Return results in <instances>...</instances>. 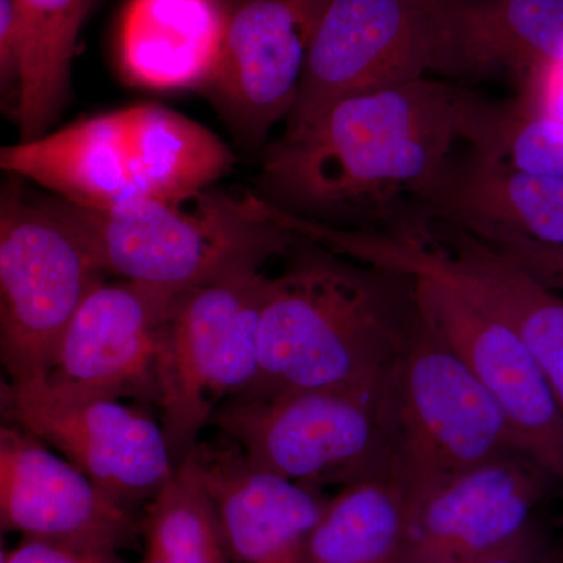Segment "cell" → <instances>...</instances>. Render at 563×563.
I'll return each mask as SVG.
<instances>
[{
	"instance_id": "obj_1",
	"label": "cell",
	"mask_w": 563,
	"mask_h": 563,
	"mask_svg": "<svg viewBox=\"0 0 563 563\" xmlns=\"http://www.w3.org/2000/svg\"><path fill=\"white\" fill-rule=\"evenodd\" d=\"M474 92L422 79L332 103L268 147L255 195L343 231L417 228L418 199L465 144Z\"/></svg>"
},
{
	"instance_id": "obj_2",
	"label": "cell",
	"mask_w": 563,
	"mask_h": 563,
	"mask_svg": "<svg viewBox=\"0 0 563 563\" xmlns=\"http://www.w3.org/2000/svg\"><path fill=\"white\" fill-rule=\"evenodd\" d=\"M415 314L409 277L309 243L266 280L257 380L244 396L384 390Z\"/></svg>"
},
{
	"instance_id": "obj_3",
	"label": "cell",
	"mask_w": 563,
	"mask_h": 563,
	"mask_svg": "<svg viewBox=\"0 0 563 563\" xmlns=\"http://www.w3.org/2000/svg\"><path fill=\"white\" fill-rule=\"evenodd\" d=\"M321 242L409 277L418 313L501 407L518 450L563 485V417L517 329L444 273L421 235L324 229Z\"/></svg>"
},
{
	"instance_id": "obj_4",
	"label": "cell",
	"mask_w": 563,
	"mask_h": 563,
	"mask_svg": "<svg viewBox=\"0 0 563 563\" xmlns=\"http://www.w3.org/2000/svg\"><path fill=\"white\" fill-rule=\"evenodd\" d=\"M57 198V196H55ZM103 274L184 292L235 266L262 265L296 242L252 191L206 190L88 209L57 198Z\"/></svg>"
},
{
	"instance_id": "obj_5",
	"label": "cell",
	"mask_w": 563,
	"mask_h": 563,
	"mask_svg": "<svg viewBox=\"0 0 563 563\" xmlns=\"http://www.w3.org/2000/svg\"><path fill=\"white\" fill-rule=\"evenodd\" d=\"M387 396L393 481L401 488L407 512L448 481L518 450L501 407L418 309Z\"/></svg>"
},
{
	"instance_id": "obj_6",
	"label": "cell",
	"mask_w": 563,
	"mask_h": 563,
	"mask_svg": "<svg viewBox=\"0 0 563 563\" xmlns=\"http://www.w3.org/2000/svg\"><path fill=\"white\" fill-rule=\"evenodd\" d=\"M213 421L252 468L291 483L343 488L393 479L395 446L387 387L243 396L222 404Z\"/></svg>"
},
{
	"instance_id": "obj_7",
	"label": "cell",
	"mask_w": 563,
	"mask_h": 563,
	"mask_svg": "<svg viewBox=\"0 0 563 563\" xmlns=\"http://www.w3.org/2000/svg\"><path fill=\"white\" fill-rule=\"evenodd\" d=\"M262 265L235 266L181 292L166 322L155 399L179 465L198 446L222 404L247 395L258 374V328L266 280Z\"/></svg>"
},
{
	"instance_id": "obj_8",
	"label": "cell",
	"mask_w": 563,
	"mask_h": 563,
	"mask_svg": "<svg viewBox=\"0 0 563 563\" xmlns=\"http://www.w3.org/2000/svg\"><path fill=\"white\" fill-rule=\"evenodd\" d=\"M102 279L55 196L0 179V357L13 387L46 379L69 318Z\"/></svg>"
},
{
	"instance_id": "obj_9",
	"label": "cell",
	"mask_w": 563,
	"mask_h": 563,
	"mask_svg": "<svg viewBox=\"0 0 563 563\" xmlns=\"http://www.w3.org/2000/svg\"><path fill=\"white\" fill-rule=\"evenodd\" d=\"M462 0H325L287 128L332 103L422 79L448 80Z\"/></svg>"
},
{
	"instance_id": "obj_10",
	"label": "cell",
	"mask_w": 563,
	"mask_h": 563,
	"mask_svg": "<svg viewBox=\"0 0 563 563\" xmlns=\"http://www.w3.org/2000/svg\"><path fill=\"white\" fill-rule=\"evenodd\" d=\"M11 412L128 509L154 499L176 472L162 424L121 399L74 398L40 380L11 385Z\"/></svg>"
},
{
	"instance_id": "obj_11",
	"label": "cell",
	"mask_w": 563,
	"mask_h": 563,
	"mask_svg": "<svg viewBox=\"0 0 563 563\" xmlns=\"http://www.w3.org/2000/svg\"><path fill=\"white\" fill-rule=\"evenodd\" d=\"M180 295L129 280L98 282L69 318L43 383L74 398H155L163 332Z\"/></svg>"
},
{
	"instance_id": "obj_12",
	"label": "cell",
	"mask_w": 563,
	"mask_h": 563,
	"mask_svg": "<svg viewBox=\"0 0 563 563\" xmlns=\"http://www.w3.org/2000/svg\"><path fill=\"white\" fill-rule=\"evenodd\" d=\"M324 2L242 0L229 9L207 88L244 146H261L274 124L287 121Z\"/></svg>"
},
{
	"instance_id": "obj_13",
	"label": "cell",
	"mask_w": 563,
	"mask_h": 563,
	"mask_svg": "<svg viewBox=\"0 0 563 563\" xmlns=\"http://www.w3.org/2000/svg\"><path fill=\"white\" fill-rule=\"evenodd\" d=\"M562 485L521 451H507L429 493L407 512L404 563H465L531 528L533 509Z\"/></svg>"
},
{
	"instance_id": "obj_14",
	"label": "cell",
	"mask_w": 563,
	"mask_h": 563,
	"mask_svg": "<svg viewBox=\"0 0 563 563\" xmlns=\"http://www.w3.org/2000/svg\"><path fill=\"white\" fill-rule=\"evenodd\" d=\"M139 528L131 509L99 490L73 463L31 433L0 424V531L118 550Z\"/></svg>"
},
{
	"instance_id": "obj_15",
	"label": "cell",
	"mask_w": 563,
	"mask_h": 563,
	"mask_svg": "<svg viewBox=\"0 0 563 563\" xmlns=\"http://www.w3.org/2000/svg\"><path fill=\"white\" fill-rule=\"evenodd\" d=\"M418 199L424 222L484 240L563 244V179L492 161L463 144Z\"/></svg>"
},
{
	"instance_id": "obj_16",
	"label": "cell",
	"mask_w": 563,
	"mask_h": 563,
	"mask_svg": "<svg viewBox=\"0 0 563 563\" xmlns=\"http://www.w3.org/2000/svg\"><path fill=\"white\" fill-rule=\"evenodd\" d=\"M195 454L232 563H309L310 532L329 499L320 488L252 468L235 448Z\"/></svg>"
},
{
	"instance_id": "obj_17",
	"label": "cell",
	"mask_w": 563,
	"mask_h": 563,
	"mask_svg": "<svg viewBox=\"0 0 563 563\" xmlns=\"http://www.w3.org/2000/svg\"><path fill=\"white\" fill-rule=\"evenodd\" d=\"M0 173L88 209L141 199L124 109L0 146Z\"/></svg>"
},
{
	"instance_id": "obj_18",
	"label": "cell",
	"mask_w": 563,
	"mask_h": 563,
	"mask_svg": "<svg viewBox=\"0 0 563 563\" xmlns=\"http://www.w3.org/2000/svg\"><path fill=\"white\" fill-rule=\"evenodd\" d=\"M429 251L437 265L495 307L529 347L563 417V296L490 244L440 224Z\"/></svg>"
},
{
	"instance_id": "obj_19",
	"label": "cell",
	"mask_w": 563,
	"mask_h": 563,
	"mask_svg": "<svg viewBox=\"0 0 563 563\" xmlns=\"http://www.w3.org/2000/svg\"><path fill=\"white\" fill-rule=\"evenodd\" d=\"M228 14L222 0H131L120 36L125 77L158 91L209 87Z\"/></svg>"
},
{
	"instance_id": "obj_20",
	"label": "cell",
	"mask_w": 563,
	"mask_h": 563,
	"mask_svg": "<svg viewBox=\"0 0 563 563\" xmlns=\"http://www.w3.org/2000/svg\"><path fill=\"white\" fill-rule=\"evenodd\" d=\"M563 62V0H462L451 80L526 74Z\"/></svg>"
},
{
	"instance_id": "obj_21",
	"label": "cell",
	"mask_w": 563,
	"mask_h": 563,
	"mask_svg": "<svg viewBox=\"0 0 563 563\" xmlns=\"http://www.w3.org/2000/svg\"><path fill=\"white\" fill-rule=\"evenodd\" d=\"M141 199H180L210 188L235 163L209 129L155 103L124 109Z\"/></svg>"
},
{
	"instance_id": "obj_22",
	"label": "cell",
	"mask_w": 563,
	"mask_h": 563,
	"mask_svg": "<svg viewBox=\"0 0 563 563\" xmlns=\"http://www.w3.org/2000/svg\"><path fill=\"white\" fill-rule=\"evenodd\" d=\"M18 22L14 120L21 140L49 132L68 99L70 68L91 0H13Z\"/></svg>"
},
{
	"instance_id": "obj_23",
	"label": "cell",
	"mask_w": 563,
	"mask_h": 563,
	"mask_svg": "<svg viewBox=\"0 0 563 563\" xmlns=\"http://www.w3.org/2000/svg\"><path fill=\"white\" fill-rule=\"evenodd\" d=\"M407 504L393 479L346 485L329 498L309 537V563H404Z\"/></svg>"
},
{
	"instance_id": "obj_24",
	"label": "cell",
	"mask_w": 563,
	"mask_h": 563,
	"mask_svg": "<svg viewBox=\"0 0 563 563\" xmlns=\"http://www.w3.org/2000/svg\"><path fill=\"white\" fill-rule=\"evenodd\" d=\"M140 529L139 563H232L195 450L151 499Z\"/></svg>"
},
{
	"instance_id": "obj_25",
	"label": "cell",
	"mask_w": 563,
	"mask_h": 563,
	"mask_svg": "<svg viewBox=\"0 0 563 563\" xmlns=\"http://www.w3.org/2000/svg\"><path fill=\"white\" fill-rule=\"evenodd\" d=\"M465 146L520 172L563 179V122L520 99L490 101L474 95Z\"/></svg>"
},
{
	"instance_id": "obj_26",
	"label": "cell",
	"mask_w": 563,
	"mask_h": 563,
	"mask_svg": "<svg viewBox=\"0 0 563 563\" xmlns=\"http://www.w3.org/2000/svg\"><path fill=\"white\" fill-rule=\"evenodd\" d=\"M485 243L520 265L551 290L563 292V244L537 243L526 239L492 240Z\"/></svg>"
},
{
	"instance_id": "obj_27",
	"label": "cell",
	"mask_w": 563,
	"mask_h": 563,
	"mask_svg": "<svg viewBox=\"0 0 563 563\" xmlns=\"http://www.w3.org/2000/svg\"><path fill=\"white\" fill-rule=\"evenodd\" d=\"M7 563H128L117 550L92 544L52 542V540L22 539L10 551Z\"/></svg>"
},
{
	"instance_id": "obj_28",
	"label": "cell",
	"mask_w": 563,
	"mask_h": 563,
	"mask_svg": "<svg viewBox=\"0 0 563 563\" xmlns=\"http://www.w3.org/2000/svg\"><path fill=\"white\" fill-rule=\"evenodd\" d=\"M521 87L520 99L531 109L563 122V62L526 74L518 81Z\"/></svg>"
},
{
	"instance_id": "obj_29",
	"label": "cell",
	"mask_w": 563,
	"mask_h": 563,
	"mask_svg": "<svg viewBox=\"0 0 563 563\" xmlns=\"http://www.w3.org/2000/svg\"><path fill=\"white\" fill-rule=\"evenodd\" d=\"M20 49L18 22L13 0H0V98L10 88H18Z\"/></svg>"
},
{
	"instance_id": "obj_30",
	"label": "cell",
	"mask_w": 563,
	"mask_h": 563,
	"mask_svg": "<svg viewBox=\"0 0 563 563\" xmlns=\"http://www.w3.org/2000/svg\"><path fill=\"white\" fill-rule=\"evenodd\" d=\"M540 542L531 528L512 542L465 563H539Z\"/></svg>"
},
{
	"instance_id": "obj_31",
	"label": "cell",
	"mask_w": 563,
	"mask_h": 563,
	"mask_svg": "<svg viewBox=\"0 0 563 563\" xmlns=\"http://www.w3.org/2000/svg\"><path fill=\"white\" fill-rule=\"evenodd\" d=\"M7 559H9V553L3 548L2 531H0V563H7Z\"/></svg>"
},
{
	"instance_id": "obj_32",
	"label": "cell",
	"mask_w": 563,
	"mask_h": 563,
	"mask_svg": "<svg viewBox=\"0 0 563 563\" xmlns=\"http://www.w3.org/2000/svg\"><path fill=\"white\" fill-rule=\"evenodd\" d=\"M563 563V562H562Z\"/></svg>"
}]
</instances>
